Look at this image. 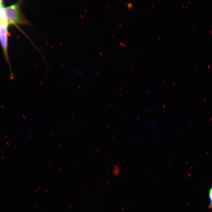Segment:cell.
<instances>
[{
	"mask_svg": "<svg viewBox=\"0 0 212 212\" xmlns=\"http://www.w3.org/2000/svg\"><path fill=\"white\" fill-rule=\"evenodd\" d=\"M209 196L210 200V204L209 208L212 209V187L210 190Z\"/></svg>",
	"mask_w": 212,
	"mask_h": 212,
	"instance_id": "cell-3",
	"label": "cell"
},
{
	"mask_svg": "<svg viewBox=\"0 0 212 212\" xmlns=\"http://www.w3.org/2000/svg\"><path fill=\"white\" fill-rule=\"evenodd\" d=\"M8 26L6 21H4L0 23V42L2 47L3 48V52L5 56L6 60L8 62L10 67L9 59L8 46Z\"/></svg>",
	"mask_w": 212,
	"mask_h": 212,
	"instance_id": "cell-2",
	"label": "cell"
},
{
	"mask_svg": "<svg viewBox=\"0 0 212 212\" xmlns=\"http://www.w3.org/2000/svg\"><path fill=\"white\" fill-rule=\"evenodd\" d=\"M22 1L10 6L4 7L6 19L8 24L18 26V25H31L30 22L27 19L21 10Z\"/></svg>",
	"mask_w": 212,
	"mask_h": 212,
	"instance_id": "cell-1",
	"label": "cell"
}]
</instances>
